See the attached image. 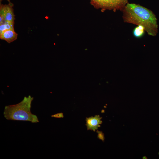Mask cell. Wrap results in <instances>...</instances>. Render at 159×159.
I'll list each match as a JSON object with an SVG mask.
<instances>
[{
    "instance_id": "obj_1",
    "label": "cell",
    "mask_w": 159,
    "mask_h": 159,
    "mask_svg": "<svg viewBox=\"0 0 159 159\" xmlns=\"http://www.w3.org/2000/svg\"><path fill=\"white\" fill-rule=\"evenodd\" d=\"M122 10V17L125 22L141 25L149 35L155 37L157 35V19L151 10L135 4H127Z\"/></svg>"
},
{
    "instance_id": "obj_2",
    "label": "cell",
    "mask_w": 159,
    "mask_h": 159,
    "mask_svg": "<svg viewBox=\"0 0 159 159\" xmlns=\"http://www.w3.org/2000/svg\"><path fill=\"white\" fill-rule=\"evenodd\" d=\"M33 97L30 95L24 97L19 103L15 105L6 106L3 114L8 120L29 121L32 123L39 122L37 115L31 112V104Z\"/></svg>"
},
{
    "instance_id": "obj_3",
    "label": "cell",
    "mask_w": 159,
    "mask_h": 159,
    "mask_svg": "<svg viewBox=\"0 0 159 159\" xmlns=\"http://www.w3.org/2000/svg\"><path fill=\"white\" fill-rule=\"evenodd\" d=\"M128 0H91V3L96 8L102 10L123 9Z\"/></svg>"
},
{
    "instance_id": "obj_4",
    "label": "cell",
    "mask_w": 159,
    "mask_h": 159,
    "mask_svg": "<svg viewBox=\"0 0 159 159\" xmlns=\"http://www.w3.org/2000/svg\"><path fill=\"white\" fill-rule=\"evenodd\" d=\"M13 6L11 3H9L7 4L0 3V25L5 21H9L14 24L15 18Z\"/></svg>"
},
{
    "instance_id": "obj_5",
    "label": "cell",
    "mask_w": 159,
    "mask_h": 159,
    "mask_svg": "<svg viewBox=\"0 0 159 159\" xmlns=\"http://www.w3.org/2000/svg\"><path fill=\"white\" fill-rule=\"evenodd\" d=\"M102 117L99 115H95L94 117L91 116L89 117H86V125L88 130H92L95 132L98 128L100 127V124L102 123L101 120Z\"/></svg>"
},
{
    "instance_id": "obj_6",
    "label": "cell",
    "mask_w": 159,
    "mask_h": 159,
    "mask_svg": "<svg viewBox=\"0 0 159 159\" xmlns=\"http://www.w3.org/2000/svg\"><path fill=\"white\" fill-rule=\"evenodd\" d=\"M18 34L14 30L10 29L4 31L0 34L1 39L4 40L10 43L15 40L17 38Z\"/></svg>"
},
{
    "instance_id": "obj_7",
    "label": "cell",
    "mask_w": 159,
    "mask_h": 159,
    "mask_svg": "<svg viewBox=\"0 0 159 159\" xmlns=\"http://www.w3.org/2000/svg\"><path fill=\"white\" fill-rule=\"evenodd\" d=\"M14 24L9 21H5L3 24L0 25V34L8 30H14Z\"/></svg>"
},
{
    "instance_id": "obj_8",
    "label": "cell",
    "mask_w": 159,
    "mask_h": 159,
    "mask_svg": "<svg viewBox=\"0 0 159 159\" xmlns=\"http://www.w3.org/2000/svg\"><path fill=\"white\" fill-rule=\"evenodd\" d=\"M144 27L141 25H138L136 26L133 31V34L136 38H140L142 37L145 32Z\"/></svg>"
},
{
    "instance_id": "obj_9",
    "label": "cell",
    "mask_w": 159,
    "mask_h": 159,
    "mask_svg": "<svg viewBox=\"0 0 159 159\" xmlns=\"http://www.w3.org/2000/svg\"><path fill=\"white\" fill-rule=\"evenodd\" d=\"M97 132L98 133V138L102 140V141L104 140V134L102 132L100 131L97 130Z\"/></svg>"
},
{
    "instance_id": "obj_10",
    "label": "cell",
    "mask_w": 159,
    "mask_h": 159,
    "mask_svg": "<svg viewBox=\"0 0 159 159\" xmlns=\"http://www.w3.org/2000/svg\"><path fill=\"white\" fill-rule=\"evenodd\" d=\"M52 117H54L57 118H63L64 117L63 113H60L56 114L51 116Z\"/></svg>"
},
{
    "instance_id": "obj_11",
    "label": "cell",
    "mask_w": 159,
    "mask_h": 159,
    "mask_svg": "<svg viewBox=\"0 0 159 159\" xmlns=\"http://www.w3.org/2000/svg\"><path fill=\"white\" fill-rule=\"evenodd\" d=\"M2 0H0V2H1V1H2ZM7 0V1H8L9 2V3H11L10 1V0Z\"/></svg>"
}]
</instances>
